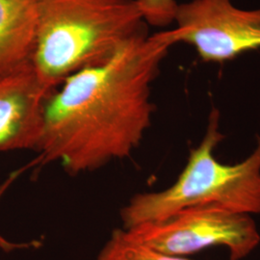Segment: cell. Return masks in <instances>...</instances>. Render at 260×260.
Returning a JSON list of instances; mask_svg holds the SVG:
<instances>
[{
    "label": "cell",
    "mask_w": 260,
    "mask_h": 260,
    "mask_svg": "<svg viewBox=\"0 0 260 260\" xmlns=\"http://www.w3.org/2000/svg\"><path fill=\"white\" fill-rule=\"evenodd\" d=\"M172 46L169 31L146 34L67 77L47 100L31 166L59 163L78 175L128 157L150 125V86Z\"/></svg>",
    "instance_id": "cell-1"
},
{
    "label": "cell",
    "mask_w": 260,
    "mask_h": 260,
    "mask_svg": "<svg viewBox=\"0 0 260 260\" xmlns=\"http://www.w3.org/2000/svg\"><path fill=\"white\" fill-rule=\"evenodd\" d=\"M137 3L148 24L163 27L175 20L178 6L176 0H137Z\"/></svg>",
    "instance_id": "cell-9"
},
{
    "label": "cell",
    "mask_w": 260,
    "mask_h": 260,
    "mask_svg": "<svg viewBox=\"0 0 260 260\" xmlns=\"http://www.w3.org/2000/svg\"><path fill=\"white\" fill-rule=\"evenodd\" d=\"M22 173V170H19V171H16L14 173H12L10 175L9 177H7V179L0 185V199L1 197L5 194V192L7 191V189L9 188L10 186L12 185V183L18 178L19 175ZM0 245L3 247V248H12V245L8 243L5 240H3L2 238H0Z\"/></svg>",
    "instance_id": "cell-10"
},
{
    "label": "cell",
    "mask_w": 260,
    "mask_h": 260,
    "mask_svg": "<svg viewBox=\"0 0 260 260\" xmlns=\"http://www.w3.org/2000/svg\"><path fill=\"white\" fill-rule=\"evenodd\" d=\"M36 36L31 63L57 88L67 77L111 59L149 34L137 0H32Z\"/></svg>",
    "instance_id": "cell-2"
},
{
    "label": "cell",
    "mask_w": 260,
    "mask_h": 260,
    "mask_svg": "<svg viewBox=\"0 0 260 260\" xmlns=\"http://www.w3.org/2000/svg\"><path fill=\"white\" fill-rule=\"evenodd\" d=\"M96 260H191L156 251L137 241L125 229L114 231Z\"/></svg>",
    "instance_id": "cell-8"
},
{
    "label": "cell",
    "mask_w": 260,
    "mask_h": 260,
    "mask_svg": "<svg viewBox=\"0 0 260 260\" xmlns=\"http://www.w3.org/2000/svg\"><path fill=\"white\" fill-rule=\"evenodd\" d=\"M125 230L140 243L179 257L222 246L229 251L230 259L242 260L260 243L251 215L216 207H190L165 220Z\"/></svg>",
    "instance_id": "cell-4"
},
{
    "label": "cell",
    "mask_w": 260,
    "mask_h": 260,
    "mask_svg": "<svg viewBox=\"0 0 260 260\" xmlns=\"http://www.w3.org/2000/svg\"><path fill=\"white\" fill-rule=\"evenodd\" d=\"M174 45L195 48L206 63H223L260 48V8H238L232 0H191L178 4Z\"/></svg>",
    "instance_id": "cell-5"
},
{
    "label": "cell",
    "mask_w": 260,
    "mask_h": 260,
    "mask_svg": "<svg viewBox=\"0 0 260 260\" xmlns=\"http://www.w3.org/2000/svg\"><path fill=\"white\" fill-rule=\"evenodd\" d=\"M55 90L31 62L0 75V151H37L46 104Z\"/></svg>",
    "instance_id": "cell-6"
},
{
    "label": "cell",
    "mask_w": 260,
    "mask_h": 260,
    "mask_svg": "<svg viewBox=\"0 0 260 260\" xmlns=\"http://www.w3.org/2000/svg\"><path fill=\"white\" fill-rule=\"evenodd\" d=\"M35 36L32 0H0V75L31 62Z\"/></svg>",
    "instance_id": "cell-7"
},
{
    "label": "cell",
    "mask_w": 260,
    "mask_h": 260,
    "mask_svg": "<svg viewBox=\"0 0 260 260\" xmlns=\"http://www.w3.org/2000/svg\"><path fill=\"white\" fill-rule=\"evenodd\" d=\"M220 113L213 108L201 144L190 151L177 181L159 192L134 196L121 209L123 229L162 221L190 207H216L234 213H260V138L249 157L234 165L213 152L223 139Z\"/></svg>",
    "instance_id": "cell-3"
}]
</instances>
